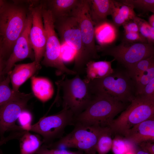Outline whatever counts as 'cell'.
Wrapping results in <instances>:
<instances>
[{
    "instance_id": "6da1fadb",
    "label": "cell",
    "mask_w": 154,
    "mask_h": 154,
    "mask_svg": "<svg viewBox=\"0 0 154 154\" xmlns=\"http://www.w3.org/2000/svg\"><path fill=\"white\" fill-rule=\"evenodd\" d=\"M114 69L103 78L88 82L93 95L104 94L124 103H130L136 96L133 80L125 68Z\"/></svg>"
},
{
    "instance_id": "7a4b0ae2",
    "label": "cell",
    "mask_w": 154,
    "mask_h": 154,
    "mask_svg": "<svg viewBox=\"0 0 154 154\" xmlns=\"http://www.w3.org/2000/svg\"><path fill=\"white\" fill-rule=\"evenodd\" d=\"M127 104L105 94H94L86 109L75 117L74 125L109 127L115 117L127 108Z\"/></svg>"
},
{
    "instance_id": "3957f363",
    "label": "cell",
    "mask_w": 154,
    "mask_h": 154,
    "mask_svg": "<svg viewBox=\"0 0 154 154\" xmlns=\"http://www.w3.org/2000/svg\"><path fill=\"white\" fill-rule=\"evenodd\" d=\"M54 25L61 40L75 51L73 70L79 75L83 74L86 64L93 59L84 48L77 19L71 15L54 20Z\"/></svg>"
},
{
    "instance_id": "277c9868",
    "label": "cell",
    "mask_w": 154,
    "mask_h": 154,
    "mask_svg": "<svg viewBox=\"0 0 154 154\" xmlns=\"http://www.w3.org/2000/svg\"><path fill=\"white\" fill-rule=\"evenodd\" d=\"M28 13L17 3H5L0 9V42L5 50L13 49L25 27Z\"/></svg>"
},
{
    "instance_id": "5b68a950",
    "label": "cell",
    "mask_w": 154,
    "mask_h": 154,
    "mask_svg": "<svg viewBox=\"0 0 154 154\" xmlns=\"http://www.w3.org/2000/svg\"><path fill=\"white\" fill-rule=\"evenodd\" d=\"M80 76L76 74L69 79L64 75L57 83L58 88L62 92L63 108L69 109L75 117L86 109L93 97L88 83Z\"/></svg>"
},
{
    "instance_id": "8992f818",
    "label": "cell",
    "mask_w": 154,
    "mask_h": 154,
    "mask_svg": "<svg viewBox=\"0 0 154 154\" xmlns=\"http://www.w3.org/2000/svg\"><path fill=\"white\" fill-rule=\"evenodd\" d=\"M70 133L62 137L57 141L45 145L49 149L74 148L86 154L96 152V147L99 137L108 127L76 124Z\"/></svg>"
},
{
    "instance_id": "52a82bcc",
    "label": "cell",
    "mask_w": 154,
    "mask_h": 154,
    "mask_svg": "<svg viewBox=\"0 0 154 154\" xmlns=\"http://www.w3.org/2000/svg\"><path fill=\"white\" fill-rule=\"evenodd\" d=\"M154 118V100L136 96L109 127L113 134L122 135L124 132L145 120Z\"/></svg>"
},
{
    "instance_id": "ba28073f",
    "label": "cell",
    "mask_w": 154,
    "mask_h": 154,
    "mask_svg": "<svg viewBox=\"0 0 154 154\" xmlns=\"http://www.w3.org/2000/svg\"><path fill=\"white\" fill-rule=\"evenodd\" d=\"M42 5V15L46 32L45 51L42 64L47 67L56 68L59 74L76 75V73L64 64L61 54L60 42L56 33L54 21L51 12Z\"/></svg>"
},
{
    "instance_id": "9c48e42d",
    "label": "cell",
    "mask_w": 154,
    "mask_h": 154,
    "mask_svg": "<svg viewBox=\"0 0 154 154\" xmlns=\"http://www.w3.org/2000/svg\"><path fill=\"white\" fill-rule=\"evenodd\" d=\"M98 52L103 56H110L126 69L139 60L154 55V45L122 41L116 46H96Z\"/></svg>"
},
{
    "instance_id": "30bf717a",
    "label": "cell",
    "mask_w": 154,
    "mask_h": 154,
    "mask_svg": "<svg viewBox=\"0 0 154 154\" xmlns=\"http://www.w3.org/2000/svg\"><path fill=\"white\" fill-rule=\"evenodd\" d=\"M75 116L66 108H63L58 113L40 118L36 123L32 125L29 131L35 132L43 137L44 145L53 142L56 138L62 137L66 127L74 125Z\"/></svg>"
},
{
    "instance_id": "8fae6325",
    "label": "cell",
    "mask_w": 154,
    "mask_h": 154,
    "mask_svg": "<svg viewBox=\"0 0 154 154\" xmlns=\"http://www.w3.org/2000/svg\"><path fill=\"white\" fill-rule=\"evenodd\" d=\"M88 0H81L71 15L78 19L84 48L93 59H99L95 43V30L89 11Z\"/></svg>"
},
{
    "instance_id": "7c38bea8",
    "label": "cell",
    "mask_w": 154,
    "mask_h": 154,
    "mask_svg": "<svg viewBox=\"0 0 154 154\" xmlns=\"http://www.w3.org/2000/svg\"><path fill=\"white\" fill-rule=\"evenodd\" d=\"M31 94H25L0 106V140L5 137L7 131H24L20 126L15 124L17 120L25 110L27 102L32 97Z\"/></svg>"
},
{
    "instance_id": "4fadbf2b",
    "label": "cell",
    "mask_w": 154,
    "mask_h": 154,
    "mask_svg": "<svg viewBox=\"0 0 154 154\" xmlns=\"http://www.w3.org/2000/svg\"><path fill=\"white\" fill-rule=\"evenodd\" d=\"M28 10L32 17V25L29 38L35 55L36 64L40 67V62L44 57L46 42V32L42 15V5L40 3L36 6L30 5Z\"/></svg>"
},
{
    "instance_id": "5bb4252c",
    "label": "cell",
    "mask_w": 154,
    "mask_h": 154,
    "mask_svg": "<svg viewBox=\"0 0 154 154\" xmlns=\"http://www.w3.org/2000/svg\"><path fill=\"white\" fill-rule=\"evenodd\" d=\"M32 23V15L29 11L25 27L15 42L3 73L8 74L16 62L25 58H29L35 60L34 54L29 38Z\"/></svg>"
},
{
    "instance_id": "9a60e30c",
    "label": "cell",
    "mask_w": 154,
    "mask_h": 154,
    "mask_svg": "<svg viewBox=\"0 0 154 154\" xmlns=\"http://www.w3.org/2000/svg\"><path fill=\"white\" fill-rule=\"evenodd\" d=\"M128 141L137 145L144 142L154 141V118L143 121L125 131L123 135Z\"/></svg>"
},
{
    "instance_id": "2e32d148",
    "label": "cell",
    "mask_w": 154,
    "mask_h": 154,
    "mask_svg": "<svg viewBox=\"0 0 154 154\" xmlns=\"http://www.w3.org/2000/svg\"><path fill=\"white\" fill-rule=\"evenodd\" d=\"M114 1L113 0H88L89 13L94 27L107 20V17L112 14Z\"/></svg>"
},
{
    "instance_id": "e0dca14e",
    "label": "cell",
    "mask_w": 154,
    "mask_h": 154,
    "mask_svg": "<svg viewBox=\"0 0 154 154\" xmlns=\"http://www.w3.org/2000/svg\"><path fill=\"white\" fill-rule=\"evenodd\" d=\"M14 66L13 70L8 74L12 85V89L16 92L19 91L21 86L41 68L36 64L35 61L28 63L15 65Z\"/></svg>"
},
{
    "instance_id": "ac0fdd59",
    "label": "cell",
    "mask_w": 154,
    "mask_h": 154,
    "mask_svg": "<svg viewBox=\"0 0 154 154\" xmlns=\"http://www.w3.org/2000/svg\"><path fill=\"white\" fill-rule=\"evenodd\" d=\"M81 0H48L42 2L50 11L54 21L71 15Z\"/></svg>"
},
{
    "instance_id": "d6986e66",
    "label": "cell",
    "mask_w": 154,
    "mask_h": 154,
    "mask_svg": "<svg viewBox=\"0 0 154 154\" xmlns=\"http://www.w3.org/2000/svg\"><path fill=\"white\" fill-rule=\"evenodd\" d=\"M114 59L110 61L106 60L95 61L90 60L86 64L85 67L86 75L84 80L86 82L94 79L105 77L112 73L114 69L112 67Z\"/></svg>"
},
{
    "instance_id": "ffe728a7",
    "label": "cell",
    "mask_w": 154,
    "mask_h": 154,
    "mask_svg": "<svg viewBox=\"0 0 154 154\" xmlns=\"http://www.w3.org/2000/svg\"><path fill=\"white\" fill-rule=\"evenodd\" d=\"M111 15L113 23L116 27L122 25L127 21L133 19L137 16L132 7L119 0H115L114 5Z\"/></svg>"
},
{
    "instance_id": "44dd1931",
    "label": "cell",
    "mask_w": 154,
    "mask_h": 154,
    "mask_svg": "<svg viewBox=\"0 0 154 154\" xmlns=\"http://www.w3.org/2000/svg\"><path fill=\"white\" fill-rule=\"evenodd\" d=\"M31 79L32 90L37 98L44 102L52 97L54 93L53 88L48 79L35 76H33Z\"/></svg>"
},
{
    "instance_id": "7402d4cb",
    "label": "cell",
    "mask_w": 154,
    "mask_h": 154,
    "mask_svg": "<svg viewBox=\"0 0 154 154\" xmlns=\"http://www.w3.org/2000/svg\"><path fill=\"white\" fill-rule=\"evenodd\" d=\"M20 154H35L43 143L39 136L25 131L19 138Z\"/></svg>"
},
{
    "instance_id": "603a6c76",
    "label": "cell",
    "mask_w": 154,
    "mask_h": 154,
    "mask_svg": "<svg viewBox=\"0 0 154 154\" xmlns=\"http://www.w3.org/2000/svg\"><path fill=\"white\" fill-rule=\"evenodd\" d=\"M10 81L8 74L5 79L0 81V106L25 94L11 89L9 86Z\"/></svg>"
},
{
    "instance_id": "cb8c5ba5",
    "label": "cell",
    "mask_w": 154,
    "mask_h": 154,
    "mask_svg": "<svg viewBox=\"0 0 154 154\" xmlns=\"http://www.w3.org/2000/svg\"><path fill=\"white\" fill-rule=\"evenodd\" d=\"M136 147L123 136L116 135L113 139L111 150L114 154H125L128 151L134 152Z\"/></svg>"
},
{
    "instance_id": "d4e9b609",
    "label": "cell",
    "mask_w": 154,
    "mask_h": 154,
    "mask_svg": "<svg viewBox=\"0 0 154 154\" xmlns=\"http://www.w3.org/2000/svg\"><path fill=\"white\" fill-rule=\"evenodd\" d=\"M112 134L111 129L108 127L100 135L96 147V152L98 154H106L111 150L113 143Z\"/></svg>"
},
{
    "instance_id": "484cf974",
    "label": "cell",
    "mask_w": 154,
    "mask_h": 154,
    "mask_svg": "<svg viewBox=\"0 0 154 154\" xmlns=\"http://www.w3.org/2000/svg\"><path fill=\"white\" fill-rule=\"evenodd\" d=\"M154 77V65L146 70L132 78L136 96L140 94L145 86Z\"/></svg>"
},
{
    "instance_id": "4316f807",
    "label": "cell",
    "mask_w": 154,
    "mask_h": 154,
    "mask_svg": "<svg viewBox=\"0 0 154 154\" xmlns=\"http://www.w3.org/2000/svg\"><path fill=\"white\" fill-rule=\"evenodd\" d=\"M133 20L138 26L139 33L147 40L148 43L154 45V27L147 21L137 16Z\"/></svg>"
},
{
    "instance_id": "83f0119b",
    "label": "cell",
    "mask_w": 154,
    "mask_h": 154,
    "mask_svg": "<svg viewBox=\"0 0 154 154\" xmlns=\"http://www.w3.org/2000/svg\"><path fill=\"white\" fill-rule=\"evenodd\" d=\"M154 65V55L142 59L126 69L133 78Z\"/></svg>"
},
{
    "instance_id": "f1b7e54d",
    "label": "cell",
    "mask_w": 154,
    "mask_h": 154,
    "mask_svg": "<svg viewBox=\"0 0 154 154\" xmlns=\"http://www.w3.org/2000/svg\"><path fill=\"white\" fill-rule=\"evenodd\" d=\"M120 2L128 5L133 9H136L145 12L154 13V0H121Z\"/></svg>"
},
{
    "instance_id": "f546056e",
    "label": "cell",
    "mask_w": 154,
    "mask_h": 154,
    "mask_svg": "<svg viewBox=\"0 0 154 154\" xmlns=\"http://www.w3.org/2000/svg\"><path fill=\"white\" fill-rule=\"evenodd\" d=\"M20 126L24 131H29L31 126L32 116L28 111L25 110L19 115L18 118Z\"/></svg>"
},
{
    "instance_id": "4dcf8cb0",
    "label": "cell",
    "mask_w": 154,
    "mask_h": 154,
    "mask_svg": "<svg viewBox=\"0 0 154 154\" xmlns=\"http://www.w3.org/2000/svg\"><path fill=\"white\" fill-rule=\"evenodd\" d=\"M122 41L129 43H148L147 40L139 32L124 33Z\"/></svg>"
},
{
    "instance_id": "1f68e13d",
    "label": "cell",
    "mask_w": 154,
    "mask_h": 154,
    "mask_svg": "<svg viewBox=\"0 0 154 154\" xmlns=\"http://www.w3.org/2000/svg\"><path fill=\"white\" fill-rule=\"evenodd\" d=\"M137 96L154 100V77L145 86L141 94Z\"/></svg>"
},
{
    "instance_id": "d6a6232c",
    "label": "cell",
    "mask_w": 154,
    "mask_h": 154,
    "mask_svg": "<svg viewBox=\"0 0 154 154\" xmlns=\"http://www.w3.org/2000/svg\"><path fill=\"white\" fill-rule=\"evenodd\" d=\"M122 26L124 33L139 32L138 26L133 19L127 21Z\"/></svg>"
},
{
    "instance_id": "836d02e7",
    "label": "cell",
    "mask_w": 154,
    "mask_h": 154,
    "mask_svg": "<svg viewBox=\"0 0 154 154\" xmlns=\"http://www.w3.org/2000/svg\"><path fill=\"white\" fill-rule=\"evenodd\" d=\"M143 151L149 154H154V144L150 141L143 142L137 145Z\"/></svg>"
},
{
    "instance_id": "e575fe53",
    "label": "cell",
    "mask_w": 154,
    "mask_h": 154,
    "mask_svg": "<svg viewBox=\"0 0 154 154\" xmlns=\"http://www.w3.org/2000/svg\"><path fill=\"white\" fill-rule=\"evenodd\" d=\"M48 149L53 154H86L84 152L80 150L72 151L63 149Z\"/></svg>"
},
{
    "instance_id": "d590c367",
    "label": "cell",
    "mask_w": 154,
    "mask_h": 154,
    "mask_svg": "<svg viewBox=\"0 0 154 154\" xmlns=\"http://www.w3.org/2000/svg\"><path fill=\"white\" fill-rule=\"evenodd\" d=\"M36 154H53L49 151V149L42 145L40 149L36 153Z\"/></svg>"
},
{
    "instance_id": "8d00e7d4",
    "label": "cell",
    "mask_w": 154,
    "mask_h": 154,
    "mask_svg": "<svg viewBox=\"0 0 154 154\" xmlns=\"http://www.w3.org/2000/svg\"><path fill=\"white\" fill-rule=\"evenodd\" d=\"M135 154H149L141 149L137 145L134 152Z\"/></svg>"
},
{
    "instance_id": "74e56055",
    "label": "cell",
    "mask_w": 154,
    "mask_h": 154,
    "mask_svg": "<svg viewBox=\"0 0 154 154\" xmlns=\"http://www.w3.org/2000/svg\"><path fill=\"white\" fill-rule=\"evenodd\" d=\"M149 25L153 27H154V14L153 13L149 18L148 22Z\"/></svg>"
},
{
    "instance_id": "f35d334b",
    "label": "cell",
    "mask_w": 154,
    "mask_h": 154,
    "mask_svg": "<svg viewBox=\"0 0 154 154\" xmlns=\"http://www.w3.org/2000/svg\"><path fill=\"white\" fill-rule=\"evenodd\" d=\"M3 73L2 71V65L1 58H0V77L1 74Z\"/></svg>"
},
{
    "instance_id": "ab89813d",
    "label": "cell",
    "mask_w": 154,
    "mask_h": 154,
    "mask_svg": "<svg viewBox=\"0 0 154 154\" xmlns=\"http://www.w3.org/2000/svg\"><path fill=\"white\" fill-rule=\"evenodd\" d=\"M5 3V2L3 1L0 0V10Z\"/></svg>"
},
{
    "instance_id": "60d3db41",
    "label": "cell",
    "mask_w": 154,
    "mask_h": 154,
    "mask_svg": "<svg viewBox=\"0 0 154 154\" xmlns=\"http://www.w3.org/2000/svg\"><path fill=\"white\" fill-rule=\"evenodd\" d=\"M125 154H135L134 152L130 151L127 152Z\"/></svg>"
},
{
    "instance_id": "b9f144b4",
    "label": "cell",
    "mask_w": 154,
    "mask_h": 154,
    "mask_svg": "<svg viewBox=\"0 0 154 154\" xmlns=\"http://www.w3.org/2000/svg\"><path fill=\"white\" fill-rule=\"evenodd\" d=\"M0 154H4L1 149H0Z\"/></svg>"
},
{
    "instance_id": "7bdbcfd3",
    "label": "cell",
    "mask_w": 154,
    "mask_h": 154,
    "mask_svg": "<svg viewBox=\"0 0 154 154\" xmlns=\"http://www.w3.org/2000/svg\"><path fill=\"white\" fill-rule=\"evenodd\" d=\"M1 44H0V58H1V54H0V50H1L0 48H1Z\"/></svg>"
},
{
    "instance_id": "ee69618b",
    "label": "cell",
    "mask_w": 154,
    "mask_h": 154,
    "mask_svg": "<svg viewBox=\"0 0 154 154\" xmlns=\"http://www.w3.org/2000/svg\"><path fill=\"white\" fill-rule=\"evenodd\" d=\"M92 154H96V152L94 153H93Z\"/></svg>"
}]
</instances>
